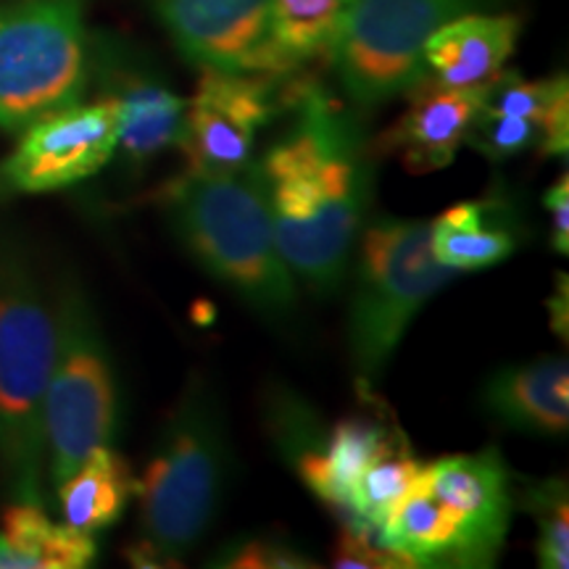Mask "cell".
Instances as JSON below:
<instances>
[{
  "label": "cell",
  "instance_id": "6da1fadb",
  "mask_svg": "<svg viewBox=\"0 0 569 569\" xmlns=\"http://www.w3.org/2000/svg\"><path fill=\"white\" fill-rule=\"evenodd\" d=\"M259 167L284 264L311 293H338L375 198L377 156L361 119L319 84H298L293 122Z\"/></svg>",
  "mask_w": 569,
  "mask_h": 569
},
{
  "label": "cell",
  "instance_id": "7a4b0ae2",
  "mask_svg": "<svg viewBox=\"0 0 569 569\" xmlns=\"http://www.w3.org/2000/svg\"><path fill=\"white\" fill-rule=\"evenodd\" d=\"M169 227L206 274L232 290L261 317L296 309L298 282L284 264L259 161L230 172H190L159 193Z\"/></svg>",
  "mask_w": 569,
  "mask_h": 569
},
{
  "label": "cell",
  "instance_id": "3957f363",
  "mask_svg": "<svg viewBox=\"0 0 569 569\" xmlns=\"http://www.w3.org/2000/svg\"><path fill=\"white\" fill-rule=\"evenodd\" d=\"M232 448L222 398L190 375L163 417L151 459L138 478L140 538L127 549L134 567H177L222 509Z\"/></svg>",
  "mask_w": 569,
  "mask_h": 569
},
{
  "label": "cell",
  "instance_id": "277c9868",
  "mask_svg": "<svg viewBox=\"0 0 569 569\" xmlns=\"http://www.w3.org/2000/svg\"><path fill=\"white\" fill-rule=\"evenodd\" d=\"M515 509L511 472L498 448L453 453L425 465L377 538L409 567H493Z\"/></svg>",
  "mask_w": 569,
  "mask_h": 569
},
{
  "label": "cell",
  "instance_id": "5b68a950",
  "mask_svg": "<svg viewBox=\"0 0 569 569\" xmlns=\"http://www.w3.org/2000/svg\"><path fill=\"white\" fill-rule=\"evenodd\" d=\"M56 315L30 261L0 248V475L13 501L42 503L48 478L46 398Z\"/></svg>",
  "mask_w": 569,
  "mask_h": 569
},
{
  "label": "cell",
  "instance_id": "8992f818",
  "mask_svg": "<svg viewBox=\"0 0 569 569\" xmlns=\"http://www.w3.org/2000/svg\"><path fill=\"white\" fill-rule=\"evenodd\" d=\"M351 261L346 343L359 380L372 386L425 303L457 280L459 272L436 259L430 222L425 219H372L359 232Z\"/></svg>",
  "mask_w": 569,
  "mask_h": 569
},
{
  "label": "cell",
  "instance_id": "52a82bcc",
  "mask_svg": "<svg viewBox=\"0 0 569 569\" xmlns=\"http://www.w3.org/2000/svg\"><path fill=\"white\" fill-rule=\"evenodd\" d=\"M88 84L84 0L0 6V130L21 132L80 103Z\"/></svg>",
  "mask_w": 569,
  "mask_h": 569
},
{
  "label": "cell",
  "instance_id": "ba28073f",
  "mask_svg": "<svg viewBox=\"0 0 569 569\" xmlns=\"http://www.w3.org/2000/svg\"><path fill=\"white\" fill-rule=\"evenodd\" d=\"M117 380L96 311L67 284L56 309V356L46 398L48 480L59 486L96 448L111 446Z\"/></svg>",
  "mask_w": 569,
  "mask_h": 569
},
{
  "label": "cell",
  "instance_id": "9c48e42d",
  "mask_svg": "<svg viewBox=\"0 0 569 569\" xmlns=\"http://www.w3.org/2000/svg\"><path fill=\"white\" fill-rule=\"evenodd\" d=\"M501 0H353L330 46L340 88L359 111L403 98L427 74L432 32Z\"/></svg>",
  "mask_w": 569,
  "mask_h": 569
},
{
  "label": "cell",
  "instance_id": "30bf717a",
  "mask_svg": "<svg viewBox=\"0 0 569 569\" xmlns=\"http://www.w3.org/2000/svg\"><path fill=\"white\" fill-rule=\"evenodd\" d=\"M21 132L17 148L0 161V201L53 193L101 172L117 153V109L111 98L74 103Z\"/></svg>",
  "mask_w": 569,
  "mask_h": 569
},
{
  "label": "cell",
  "instance_id": "8fae6325",
  "mask_svg": "<svg viewBox=\"0 0 569 569\" xmlns=\"http://www.w3.org/2000/svg\"><path fill=\"white\" fill-rule=\"evenodd\" d=\"M274 96L272 74L201 69L177 146L190 172H230L251 161L256 138L277 113Z\"/></svg>",
  "mask_w": 569,
  "mask_h": 569
},
{
  "label": "cell",
  "instance_id": "7c38bea8",
  "mask_svg": "<svg viewBox=\"0 0 569 569\" xmlns=\"http://www.w3.org/2000/svg\"><path fill=\"white\" fill-rule=\"evenodd\" d=\"M163 30L201 69L288 74L272 32V0H151Z\"/></svg>",
  "mask_w": 569,
  "mask_h": 569
},
{
  "label": "cell",
  "instance_id": "4fadbf2b",
  "mask_svg": "<svg viewBox=\"0 0 569 569\" xmlns=\"http://www.w3.org/2000/svg\"><path fill=\"white\" fill-rule=\"evenodd\" d=\"M407 111L372 142L377 159L396 156L411 174L446 169L465 146L467 130L480 111V90H457L425 74L407 96Z\"/></svg>",
  "mask_w": 569,
  "mask_h": 569
},
{
  "label": "cell",
  "instance_id": "5bb4252c",
  "mask_svg": "<svg viewBox=\"0 0 569 569\" xmlns=\"http://www.w3.org/2000/svg\"><path fill=\"white\" fill-rule=\"evenodd\" d=\"M401 443L409 440L393 422V415L367 407L325 430L319 446L296 467V472L325 507L336 509L343 519L348 496L359 475Z\"/></svg>",
  "mask_w": 569,
  "mask_h": 569
},
{
  "label": "cell",
  "instance_id": "9a60e30c",
  "mask_svg": "<svg viewBox=\"0 0 569 569\" xmlns=\"http://www.w3.org/2000/svg\"><path fill=\"white\" fill-rule=\"evenodd\" d=\"M482 407L498 425L538 438L569 430V365L565 356H540L503 367L482 388Z\"/></svg>",
  "mask_w": 569,
  "mask_h": 569
},
{
  "label": "cell",
  "instance_id": "2e32d148",
  "mask_svg": "<svg viewBox=\"0 0 569 569\" xmlns=\"http://www.w3.org/2000/svg\"><path fill=\"white\" fill-rule=\"evenodd\" d=\"M515 13H465L427 38L422 61L427 74L457 90H482L517 51Z\"/></svg>",
  "mask_w": 569,
  "mask_h": 569
},
{
  "label": "cell",
  "instance_id": "e0dca14e",
  "mask_svg": "<svg viewBox=\"0 0 569 569\" xmlns=\"http://www.w3.org/2000/svg\"><path fill=\"white\" fill-rule=\"evenodd\" d=\"M106 98L117 109V151L132 169L148 167L169 148L180 146L184 98L161 80L122 71Z\"/></svg>",
  "mask_w": 569,
  "mask_h": 569
},
{
  "label": "cell",
  "instance_id": "ac0fdd59",
  "mask_svg": "<svg viewBox=\"0 0 569 569\" xmlns=\"http://www.w3.org/2000/svg\"><path fill=\"white\" fill-rule=\"evenodd\" d=\"M430 246L453 272H482L515 256L519 219L507 201H461L430 222Z\"/></svg>",
  "mask_w": 569,
  "mask_h": 569
},
{
  "label": "cell",
  "instance_id": "d6986e66",
  "mask_svg": "<svg viewBox=\"0 0 569 569\" xmlns=\"http://www.w3.org/2000/svg\"><path fill=\"white\" fill-rule=\"evenodd\" d=\"M56 490H59L63 522L96 536L119 522L127 503L138 493V478L122 453L113 451L111 446H101L67 480H61Z\"/></svg>",
  "mask_w": 569,
  "mask_h": 569
},
{
  "label": "cell",
  "instance_id": "ffe728a7",
  "mask_svg": "<svg viewBox=\"0 0 569 569\" xmlns=\"http://www.w3.org/2000/svg\"><path fill=\"white\" fill-rule=\"evenodd\" d=\"M0 532L9 540L19 569H82L96 561V536L56 525L42 503L11 501L3 509Z\"/></svg>",
  "mask_w": 569,
  "mask_h": 569
},
{
  "label": "cell",
  "instance_id": "44dd1931",
  "mask_svg": "<svg viewBox=\"0 0 569 569\" xmlns=\"http://www.w3.org/2000/svg\"><path fill=\"white\" fill-rule=\"evenodd\" d=\"M480 106L488 111L525 117L540 124L543 142L540 153L561 156L569 151V82L567 77L530 82L517 71H498L480 90Z\"/></svg>",
  "mask_w": 569,
  "mask_h": 569
},
{
  "label": "cell",
  "instance_id": "7402d4cb",
  "mask_svg": "<svg viewBox=\"0 0 569 569\" xmlns=\"http://www.w3.org/2000/svg\"><path fill=\"white\" fill-rule=\"evenodd\" d=\"M422 469L425 465L415 459L409 443H401L393 451L382 453L353 482L343 519L377 532L380 525L398 509V503L411 493Z\"/></svg>",
  "mask_w": 569,
  "mask_h": 569
},
{
  "label": "cell",
  "instance_id": "603a6c76",
  "mask_svg": "<svg viewBox=\"0 0 569 569\" xmlns=\"http://www.w3.org/2000/svg\"><path fill=\"white\" fill-rule=\"evenodd\" d=\"M353 0H272V32L282 59L298 69L330 51Z\"/></svg>",
  "mask_w": 569,
  "mask_h": 569
},
{
  "label": "cell",
  "instance_id": "cb8c5ba5",
  "mask_svg": "<svg viewBox=\"0 0 569 569\" xmlns=\"http://www.w3.org/2000/svg\"><path fill=\"white\" fill-rule=\"evenodd\" d=\"M522 509L536 519V557L543 569L569 567V493L565 478L540 480L522 493Z\"/></svg>",
  "mask_w": 569,
  "mask_h": 569
},
{
  "label": "cell",
  "instance_id": "d4e9b609",
  "mask_svg": "<svg viewBox=\"0 0 569 569\" xmlns=\"http://www.w3.org/2000/svg\"><path fill=\"white\" fill-rule=\"evenodd\" d=\"M540 142H543V130L532 119L488 111L482 106L475 113L465 138V146L475 148V151L490 161L515 159V156L528 153L532 148L540 151Z\"/></svg>",
  "mask_w": 569,
  "mask_h": 569
},
{
  "label": "cell",
  "instance_id": "484cf974",
  "mask_svg": "<svg viewBox=\"0 0 569 569\" xmlns=\"http://www.w3.org/2000/svg\"><path fill=\"white\" fill-rule=\"evenodd\" d=\"M211 567L224 569H303L317 567L306 553L284 543L282 538H234L224 549L217 551Z\"/></svg>",
  "mask_w": 569,
  "mask_h": 569
},
{
  "label": "cell",
  "instance_id": "4316f807",
  "mask_svg": "<svg viewBox=\"0 0 569 569\" xmlns=\"http://www.w3.org/2000/svg\"><path fill=\"white\" fill-rule=\"evenodd\" d=\"M332 567L338 569H409V561L386 549L375 530L361 528L356 522H346L340 528Z\"/></svg>",
  "mask_w": 569,
  "mask_h": 569
},
{
  "label": "cell",
  "instance_id": "83f0119b",
  "mask_svg": "<svg viewBox=\"0 0 569 569\" xmlns=\"http://www.w3.org/2000/svg\"><path fill=\"white\" fill-rule=\"evenodd\" d=\"M546 209L551 213V248L561 256L569 253V177L561 174L546 190Z\"/></svg>",
  "mask_w": 569,
  "mask_h": 569
}]
</instances>
